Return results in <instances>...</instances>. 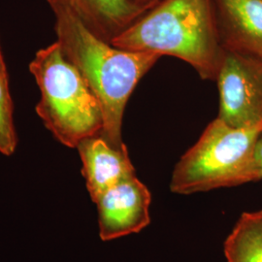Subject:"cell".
I'll return each mask as SVG.
<instances>
[{
    "label": "cell",
    "mask_w": 262,
    "mask_h": 262,
    "mask_svg": "<svg viewBox=\"0 0 262 262\" xmlns=\"http://www.w3.org/2000/svg\"><path fill=\"white\" fill-rule=\"evenodd\" d=\"M56 38L66 58L75 66L98 100L103 119L100 135L121 147L126 104L141 79L161 56L114 47L96 36L67 7L51 6Z\"/></svg>",
    "instance_id": "6da1fadb"
},
{
    "label": "cell",
    "mask_w": 262,
    "mask_h": 262,
    "mask_svg": "<svg viewBox=\"0 0 262 262\" xmlns=\"http://www.w3.org/2000/svg\"><path fill=\"white\" fill-rule=\"evenodd\" d=\"M114 47L175 56L215 81L223 47L214 0H161L113 39Z\"/></svg>",
    "instance_id": "7a4b0ae2"
},
{
    "label": "cell",
    "mask_w": 262,
    "mask_h": 262,
    "mask_svg": "<svg viewBox=\"0 0 262 262\" xmlns=\"http://www.w3.org/2000/svg\"><path fill=\"white\" fill-rule=\"evenodd\" d=\"M29 70L41 93L36 114L56 140L77 148L84 139L100 134L99 102L57 41L36 52Z\"/></svg>",
    "instance_id": "3957f363"
},
{
    "label": "cell",
    "mask_w": 262,
    "mask_h": 262,
    "mask_svg": "<svg viewBox=\"0 0 262 262\" xmlns=\"http://www.w3.org/2000/svg\"><path fill=\"white\" fill-rule=\"evenodd\" d=\"M261 125L233 127L216 118L179 159L170 190L192 194L253 182V161Z\"/></svg>",
    "instance_id": "277c9868"
},
{
    "label": "cell",
    "mask_w": 262,
    "mask_h": 262,
    "mask_svg": "<svg viewBox=\"0 0 262 262\" xmlns=\"http://www.w3.org/2000/svg\"><path fill=\"white\" fill-rule=\"evenodd\" d=\"M215 82L217 118L233 127L262 124V59L225 50Z\"/></svg>",
    "instance_id": "5b68a950"
},
{
    "label": "cell",
    "mask_w": 262,
    "mask_h": 262,
    "mask_svg": "<svg viewBox=\"0 0 262 262\" xmlns=\"http://www.w3.org/2000/svg\"><path fill=\"white\" fill-rule=\"evenodd\" d=\"M150 202L149 188L135 175L105 190L94 201L100 238L111 241L140 232L150 225Z\"/></svg>",
    "instance_id": "8992f818"
},
{
    "label": "cell",
    "mask_w": 262,
    "mask_h": 262,
    "mask_svg": "<svg viewBox=\"0 0 262 262\" xmlns=\"http://www.w3.org/2000/svg\"><path fill=\"white\" fill-rule=\"evenodd\" d=\"M223 47L262 59V0H214Z\"/></svg>",
    "instance_id": "52a82bcc"
},
{
    "label": "cell",
    "mask_w": 262,
    "mask_h": 262,
    "mask_svg": "<svg viewBox=\"0 0 262 262\" xmlns=\"http://www.w3.org/2000/svg\"><path fill=\"white\" fill-rule=\"evenodd\" d=\"M77 149L86 188L94 202L108 188L135 175L125 145L114 146L98 134L82 141Z\"/></svg>",
    "instance_id": "ba28073f"
},
{
    "label": "cell",
    "mask_w": 262,
    "mask_h": 262,
    "mask_svg": "<svg viewBox=\"0 0 262 262\" xmlns=\"http://www.w3.org/2000/svg\"><path fill=\"white\" fill-rule=\"evenodd\" d=\"M50 6L62 5L98 37L110 43L146 13L131 0H47Z\"/></svg>",
    "instance_id": "9c48e42d"
},
{
    "label": "cell",
    "mask_w": 262,
    "mask_h": 262,
    "mask_svg": "<svg viewBox=\"0 0 262 262\" xmlns=\"http://www.w3.org/2000/svg\"><path fill=\"white\" fill-rule=\"evenodd\" d=\"M224 251L226 262H262V210L240 215Z\"/></svg>",
    "instance_id": "30bf717a"
},
{
    "label": "cell",
    "mask_w": 262,
    "mask_h": 262,
    "mask_svg": "<svg viewBox=\"0 0 262 262\" xmlns=\"http://www.w3.org/2000/svg\"><path fill=\"white\" fill-rule=\"evenodd\" d=\"M18 144L13 118V101L8 75L0 76V152L11 156Z\"/></svg>",
    "instance_id": "8fae6325"
},
{
    "label": "cell",
    "mask_w": 262,
    "mask_h": 262,
    "mask_svg": "<svg viewBox=\"0 0 262 262\" xmlns=\"http://www.w3.org/2000/svg\"><path fill=\"white\" fill-rule=\"evenodd\" d=\"M262 179V133L256 142L253 161V182Z\"/></svg>",
    "instance_id": "7c38bea8"
},
{
    "label": "cell",
    "mask_w": 262,
    "mask_h": 262,
    "mask_svg": "<svg viewBox=\"0 0 262 262\" xmlns=\"http://www.w3.org/2000/svg\"><path fill=\"white\" fill-rule=\"evenodd\" d=\"M131 1L147 12L152 7H155L161 0H131Z\"/></svg>",
    "instance_id": "4fadbf2b"
},
{
    "label": "cell",
    "mask_w": 262,
    "mask_h": 262,
    "mask_svg": "<svg viewBox=\"0 0 262 262\" xmlns=\"http://www.w3.org/2000/svg\"><path fill=\"white\" fill-rule=\"evenodd\" d=\"M6 75H8V73H7V68H6V64H5V61H4V57H3L2 52H1V48H0V76Z\"/></svg>",
    "instance_id": "5bb4252c"
}]
</instances>
